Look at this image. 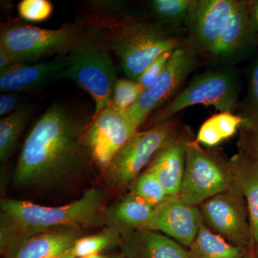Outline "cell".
I'll return each mask as SVG.
<instances>
[{
	"label": "cell",
	"mask_w": 258,
	"mask_h": 258,
	"mask_svg": "<svg viewBox=\"0 0 258 258\" xmlns=\"http://www.w3.org/2000/svg\"><path fill=\"white\" fill-rule=\"evenodd\" d=\"M121 232L116 229L107 227L106 229L95 235L81 236L77 240L73 252L76 258H83L93 254L102 253L106 249L120 247Z\"/></svg>",
	"instance_id": "obj_24"
},
{
	"label": "cell",
	"mask_w": 258,
	"mask_h": 258,
	"mask_svg": "<svg viewBox=\"0 0 258 258\" xmlns=\"http://www.w3.org/2000/svg\"><path fill=\"white\" fill-rule=\"evenodd\" d=\"M197 64L195 52L188 45L177 47L173 51L169 62L154 84L143 91L125 115L140 127L153 112L163 106L179 89Z\"/></svg>",
	"instance_id": "obj_10"
},
{
	"label": "cell",
	"mask_w": 258,
	"mask_h": 258,
	"mask_svg": "<svg viewBox=\"0 0 258 258\" xmlns=\"http://www.w3.org/2000/svg\"><path fill=\"white\" fill-rule=\"evenodd\" d=\"M239 147L258 161V130H241Z\"/></svg>",
	"instance_id": "obj_31"
},
{
	"label": "cell",
	"mask_w": 258,
	"mask_h": 258,
	"mask_svg": "<svg viewBox=\"0 0 258 258\" xmlns=\"http://www.w3.org/2000/svg\"><path fill=\"white\" fill-rule=\"evenodd\" d=\"M196 0H152L149 5L153 15L167 23H187Z\"/></svg>",
	"instance_id": "obj_25"
},
{
	"label": "cell",
	"mask_w": 258,
	"mask_h": 258,
	"mask_svg": "<svg viewBox=\"0 0 258 258\" xmlns=\"http://www.w3.org/2000/svg\"><path fill=\"white\" fill-rule=\"evenodd\" d=\"M81 237V229L47 231L29 237L3 258H55L72 250Z\"/></svg>",
	"instance_id": "obj_19"
},
{
	"label": "cell",
	"mask_w": 258,
	"mask_h": 258,
	"mask_svg": "<svg viewBox=\"0 0 258 258\" xmlns=\"http://www.w3.org/2000/svg\"><path fill=\"white\" fill-rule=\"evenodd\" d=\"M90 123L69 107L52 103L24 142L13 175L15 186L51 189L83 175L94 162L85 139Z\"/></svg>",
	"instance_id": "obj_1"
},
{
	"label": "cell",
	"mask_w": 258,
	"mask_h": 258,
	"mask_svg": "<svg viewBox=\"0 0 258 258\" xmlns=\"http://www.w3.org/2000/svg\"><path fill=\"white\" fill-rule=\"evenodd\" d=\"M55 258H76V256L73 252V249L70 252H67V253L62 254V255L59 256V257H57Z\"/></svg>",
	"instance_id": "obj_36"
},
{
	"label": "cell",
	"mask_w": 258,
	"mask_h": 258,
	"mask_svg": "<svg viewBox=\"0 0 258 258\" xmlns=\"http://www.w3.org/2000/svg\"><path fill=\"white\" fill-rule=\"evenodd\" d=\"M33 113L32 106H22L0 120V161L4 164L12 157Z\"/></svg>",
	"instance_id": "obj_23"
},
{
	"label": "cell",
	"mask_w": 258,
	"mask_h": 258,
	"mask_svg": "<svg viewBox=\"0 0 258 258\" xmlns=\"http://www.w3.org/2000/svg\"><path fill=\"white\" fill-rule=\"evenodd\" d=\"M238 0H196L186 25L188 46L195 52L210 55L237 6Z\"/></svg>",
	"instance_id": "obj_12"
},
{
	"label": "cell",
	"mask_w": 258,
	"mask_h": 258,
	"mask_svg": "<svg viewBox=\"0 0 258 258\" xmlns=\"http://www.w3.org/2000/svg\"><path fill=\"white\" fill-rule=\"evenodd\" d=\"M64 79L71 80L92 96L96 107L93 118L111 105L118 80L106 46L83 35L67 55Z\"/></svg>",
	"instance_id": "obj_3"
},
{
	"label": "cell",
	"mask_w": 258,
	"mask_h": 258,
	"mask_svg": "<svg viewBox=\"0 0 258 258\" xmlns=\"http://www.w3.org/2000/svg\"><path fill=\"white\" fill-rule=\"evenodd\" d=\"M228 164L232 184L240 191L247 204L254 244L258 242V161L240 150Z\"/></svg>",
	"instance_id": "obj_20"
},
{
	"label": "cell",
	"mask_w": 258,
	"mask_h": 258,
	"mask_svg": "<svg viewBox=\"0 0 258 258\" xmlns=\"http://www.w3.org/2000/svg\"><path fill=\"white\" fill-rule=\"evenodd\" d=\"M173 51H168L159 55L137 80V82L142 86L144 91L149 89L155 82L169 62Z\"/></svg>",
	"instance_id": "obj_30"
},
{
	"label": "cell",
	"mask_w": 258,
	"mask_h": 258,
	"mask_svg": "<svg viewBox=\"0 0 258 258\" xmlns=\"http://www.w3.org/2000/svg\"><path fill=\"white\" fill-rule=\"evenodd\" d=\"M239 115L243 119L241 130H258V55L251 66L247 93Z\"/></svg>",
	"instance_id": "obj_26"
},
{
	"label": "cell",
	"mask_w": 258,
	"mask_h": 258,
	"mask_svg": "<svg viewBox=\"0 0 258 258\" xmlns=\"http://www.w3.org/2000/svg\"><path fill=\"white\" fill-rule=\"evenodd\" d=\"M189 258H247V249L230 243L204 223L187 248Z\"/></svg>",
	"instance_id": "obj_21"
},
{
	"label": "cell",
	"mask_w": 258,
	"mask_h": 258,
	"mask_svg": "<svg viewBox=\"0 0 258 258\" xmlns=\"http://www.w3.org/2000/svg\"><path fill=\"white\" fill-rule=\"evenodd\" d=\"M187 140L176 135L151 161L147 170L159 180L170 198L179 196L184 177Z\"/></svg>",
	"instance_id": "obj_17"
},
{
	"label": "cell",
	"mask_w": 258,
	"mask_h": 258,
	"mask_svg": "<svg viewBox=\"0 0 258 258\" xmlns=\"http://www.w3.org/2000/svg\"><path fill=\"white\" fill-rule=\"evenodd\" d=\"M156 208L131 191L118 203L105 208L103 223L122 235L137 230H150Z\"/></svg>",
	"instance_id": "obj_18"
},
{
	"label": "cell",
	"mask_w": 258,
	"mask_h": 258,
	"mask_svg": "<svg viewBox=\"0 0 258 258\" xmlns=\"http://www.w3.org/2000/svg\"><path fill=\"white\" fill-rule=\"evenodd\" d=\"M203 222L197 206L172 197L156 209L150 230L164 233L184 247H189L198 235Z\"/></svg>",
	"instance_id": "obj_13"
},
{
	"label": "cell",
	"mask_w": 258,
	"mask_h": 258,
	"mask_svg": "<svg viewBox=\"0 0 258 258\" xmlns=\"http://www.w3.org/2000/svg\"><path fill=\"white\" fill-rule=\"evenodd\" d=\"M204 223L230 243L248 249L253 244L247 204L232 184L201 205Z\"/></svg>",
	"instance_id": "obj_9"
},
{
	"label": "cell",
	"mask_w": 258,
	"mask_h": 258,
	"mask_svg": "<svg viewBox=\"0 0 258 258\" xmlns=\"http://www.w3.org/2000/svg\"><path fill=\"white\" fill-rule=\"evenodd\" d=\"M181 45L159 24L142 21L122 25L111 42L123 73L135 81L159 55Z\"/></svg>",
	"instance_id": "obj_4"
},
{
	"label": "cell",
	"mask_w": 258,
	"mask_h": 258,
	"mask_svg": "<svg viewBox=\"0 0 258 258\" xmlns=\"http://www.w3.org/2000/svg\"><path fill=\"white\" fill-rule=\"evenodd\" d=\"M257 45L249 25L248 1L238 0L227 27L209 56L222 63H233L252 55Z\"/></svg>",
	"instance_id": "obj_14"
},
{
	"label": "cell",
	"mask_w": 258,
	"mask_h": 258,
	"mask_svg": "<svg viewBox=\"0 0 258 258\" xmlns=\"http://www.w3.org/2000/svg\"><path fill=\"white\" fill-rule=\"evenodd\" d=\"M232 186L228 161L187 140L184 177L179 197L198 206Z\"/></svg>",
	"instance_id": "obj_8"
},
{
	"label": "cell",
	"mask_w": 258,
	"mask_h": 258,
	"mask_svg": "<svg viewBox=\"0 0 258 258\" xmlns=\"http://www.w3.org/2000/svg\"><path fill=\"white\" fill-rule=\"evenodd\" d=\"M67 55L35 63L15 64L0 74L2 93L31 91L44 87L57 80L64 79Z\"/></svg>",
	"instance_id": "obj_15"
},
{
	"label": "cell",
	"mask_w": 258,
	"mask_h": 258,
	"mask_svg": "<svg viewBox=\"0 0 258 258\" xmlns=\"http://www.w3.org/2000/svg\"><path fill=\"white\" fill-rule=\"evenodd\" d=\"M106 195L101 188L86 190L76 201L60 207H45L24 200L3 199L2 212L11 217L20 242L32 236L61 228H88L103 223Z\"/></svg>",
	"instance_id": "obj_2"
},
{
	"label": "cell",
	"mask_w": 258,
	"mask_h": 258,
	"mask_svg": "<svg viewBox=\"0 0 258 258\" xmlns=\"http://www.w3.org/2000/svg\"><path fill=\"white\" fill-rule=\"evenodd\" d=\"M144 89L137 81L128 79L117 80L113 89L111 106L125 113L138 101Z\"/></svg>",
	"instance_id": "obj_28"
},
{
	"label": "cell",
	"mask_w": 258,
	"mask_h": 258,
	"mask_svg": "<svg viewBox=\"0 0 258 258\" xmlns=\"http://www.w3.org/2000/svg\"><path fill=\"white\" fill-rule=\"evenodd\" d=\"M240 83L228 70L208 71L195 76L183 91L149 117V126L161 124L184 108L196 105L212 106L220 112L231 111L237 105Z\"/></svg>",
	"instance_id": "obj_5"
},
{
	"label": "cell",
	"mask_w": 258,
	"mask_h": 258,
	"mask_svg": "<svg viewBox=\"0 0 258 258\" xmlns=\"http://www.w3.org/2000/svg\"><path fill=\"white\" fill-rule=\"evenodd\" d=\"M254 255L255 258H258V242L254 244Z\"/></svg>",
	"instance_id": "obj_37"
},
{
	"label": "cell",
	"mask_w": 258,
	"mask_h": 258,
	"mask_svg": "<svg viewBox=\"0 0 258 258\" xmlns=\"http://www.w3.org/2000/svg\"><path fill=\"white\" fill-rule=\"evenodd\" d=\"M243 124V119L231 111L220 112L204 122L196 142L208 147H215L233 137Z\"/></svg>",
	"instance_id": "obj_22"
},
{
	"label": "cell",
	"mask_w": 258,
	"mask_h": 258,
	"mask_svg": "<svg viewBox=\"0 0 258 258\" xmlns=\"http://www.w3.org/2000/svg\"><path fill=\"white\" fill-rule=\"evenodd\" d=\"M139 127L125 113L110 105L92 118L86 132V145L97 165L104 171L120 147Z\"/></svg>",
	"instance_id": "obj_11"
},
{
	"label": "cell",
	"mask_w": 258,
	"mask_h": 258,
	"mask_svg": "<svg viewBox=\"0 0 258 258\" xmlns=\"http://www.w3.org/2000/svg\"><path fill=\"white\" fill-rule=\"evenodd\" d=\"M83 258H125L123 257V254L120 253L113 254H93V255L88 256V257H85Z\"/></svg>",
	"instance_id": "obj_35"
},
{
	"label": "cell",
	"mask_w": 258,
	"mask_h": 258,
	"mask_svg": "<svg viewBox=\"0 0 258 258\" xmlns=\"http://www.w3.org/2000/svg\"><path fill=\"white\" fill-rule=\"evenodd\" d=\"M20 18L32 23L48 20L53 13L54 7L48 0H23L18 5Z\"/></svg>",
	"instance_id": "obj_29"
},
{
	"label": "cell",
	"mask_w": 258,
	"mask_h": 258,
	"mask_svg": "<svg viewBox=\"0 0 258 258\" xmlns=\"http://www.w3.org/2000/svg\"><path fill=\"white\" fill-rule=\"evenodd\" d=\"M81 35V28L74 24L59 29L15 25L1 32L0 45L15 64L35 63L50 55L69 53Z\"/></svg>",
	"instance_id": "obj_6"
},
{
	"label": "cell",
	"mask_w": 258,
	"mask_h": 258,
	"mask_svg": "<svg viewBox=\"0 0 258 258\" xmlns=\"http://www.w3.org/2000/svg\"><path fill=\"white\" fill-rule=\"evenodd\" d=\"M125 258H189L187 249L157 231L137 230L122 236Z\"/></svg>",
	"instance_id": "obj_16"
},
{
	"label": "cell",
	"mask_w": 258,
	"mask_h": 258,
	"mask_svg": "<svg viewBox=\"0 0 258 258\" xmlns=\"http://www.w3.org/2000/svg\"><path fill=\"white\" fill-rule=\"evenodd\" d=\"M248 19L251 30L258 42V0L248 1Z\"/></svg>",
	"instance_id": "obj_33"
},
{
	"label": "cell",
	"mask_w": 258,
	"mask_h": 258,
	"mask_svg": "<svg viewBox=\"0 0 258 258\" xmlns=\"http://www.w3.org/2000/svg\"><path fill=\"white\" fill-rule=\"evenodd\" d=\"M14 64L15 62L8 51L0 45V74L13 67Z\"/></svg>",
	"instance_id": "obj_34"
},
{
	"label": "cell",
	"mask_w": 258,
	"mask_h": 258,
	"mask_svg": "<svg viewBox=\"0 0 258 258\" xmlns=\"http://www.w3.org/2000/svg\"><path fill=\"white\" fill-rule=\"evenodd\" d=\"M132 191L156 209L170 198L157 177L148 170L136 179Z\"/></svg>",
	"instance_id": "obj_27"
},
{
	"label": "cell",
	"mask_w": 258,
	"mask_h": 258,
	"mask_svg": "<svg viewBox=\"0 0 258 258\" xmlns=\"http://www.w3.org/2000/svg\"><path fill=\"white\" fill-rule=\"evenodd\" d=\"M23 97L18 93H2L0 96V116H8L21 108Z\"/></svg>",
	"instance_id": "obj_32"
},
{
	"label": "cell",
	"mask_w": 258,
	"mask_h": 258,
	"mask_svg": "<svg viewBox=\"0 0 258 258\" xmlns=\"http://www.w3.org/2000/svg\"><path fill=\"white\" fill-rule=\"evenodd\" d=\"M177 125L175 119H171L148 130L136 132L104 171L108 181L117 189L133 184L152 158L176 137Z\"/></svg>",
	"instance_id": "obj_7"
}]
</instances>
